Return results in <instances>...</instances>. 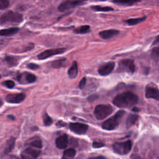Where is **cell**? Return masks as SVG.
Returning <instances> with one entry per match:
<instances>
[{"mask_svg": "<svg viewBox=\"0 0 159 159\" xmlns=\"http://www.w3.org/2000/svg\"><path fill=\"white\" fill-rule=\"evenodd\" d=\"M91 9L96 11H102V12H107L110 11H113L114 9L111 7L107 6H91Z\"/></svg>", "mask_w": 159, "mask_h": 159, "instance_id": "cb8c5ba5", "label": "cell"}, {"mask_svg": "<svg viewBox=\"0 0 159 159\" xmlns=\"http://www.w3.org/2000/svg\"><path fill=\"white\" fill-rule=\"evenodd\" d=\"M135 71V65L134 61L130 59L123 60L119 63L117 71L133 73Z\"/></svg>", "mask_w": 159, "mask_h": 159, "instance_id": "8992f818", "label": "cell"}, {"mask_svg": "<svg viewBox=\"0 0 159 159\" xmlns=\"http://www.w3.org/2000/svg\"><path fill=\"white\" fill-rule=\"evenodd\" d=\"M74 31L76 34H86L90 31V27L87 25H83L76 29Z\"/></svg>", "mask_w": 159, "mask_h": 159, "instance_id": "d4e9b609", "label": "cell"}, {"mask_svg": "<svg viewBox=\"0 0 159 159\" xmlns=\"http://www.w3.org/2000/svg\"><path fill=\"white\" fill-rule=\"evenodd\" d=\"M151 57L155 61H157L159 59V46L155 47L152 49Z\"/></svg>", "mask_w": 159, "mask_h": 159, "instance_id": "484cf974", "label": "cell"}, {"mask_svg": "<svg viewBox=\"0 0 159 159\" xmlns=\"http://www.w3.org/2000/svg\"><path fill=\"white\" fill-rule=\"evenodd\" d=\"M141 1V0H113L112 2L121 5H132Z\"/></svg>", "mask_w": 159, "mask_h": 159, "instance_id": "44dd1931", "label": "cell"}, {"mask_svg": "<svg viewBox=\"0 0 159 159\" xmlns=\"http://www.w3.org/2000/svg\"><path fill=\"white\" fill-rule=\"evenodd\" d=\"M124 113L125 112L123 110L117 111L114 116L107 119L102 124V127L107 130H111L116 129L118 126L119 120L122 117Z\"/></svg>", "mask_w": 159, "mask_h": 159, "instance_id": "7a4b0ae2", "label": "cell"}, {"mask_svg": "<svg viewBox=\"0 0 159 159\" xmlns=\"http://www.w3.org/2000/svg\"><path fill=\"white\" fill-rule=\"evenodd\" d=\"M78 73V64L76 61H74L68 71V75L70 78L73 79L77 76Z\"/></svg>", "mask_w": 159, "mask_h": 159, "instance_id": "2e32d148", "label": "cell"}, {"mask_svg": "<svg viewBox=\"0 0 159 159\" xmlns=\"http://www.w3.org/2000/svg\"><path fill=\"white\" fill-rule=\"evenodd\" d=\"M157 44H159V35H158L155 39L154 40L152 45H157Z\"/></svg>", "mask_w": 159, "mask_h": 159, "instance_id": "d590c367", "label": "cell"}, {"mask_svg": "<svg viewBox=\"0 0 159 159\" xmlns=\"http://www.w3.org/2000/svg\"><path fill=\"white\" fill-rule=\"evenodd\" d=\"M86 78H83L80 83H79V88L80 89H83L84 86H85V84H86Z\"/></svg>", "mask_w": 159, "mask_h": 159, "instance_id": "e575fe53", "label": "cell"}, {"mask_svg": "<svg viewBox=\"0 0 159 159\" xmlns=\"http://www.w3.org/2000/svg\"><path fill=\"white\" fill-rule=\"evenodd\" d=\"M66 61L65 58H62V59H60V60H57L56 61H54L52 65L53 67L54 68H60L63 66V65L65 64V61Z\"/></svg>", "mask_w": 159, "mask_h": 159, "instance_id": "83f0119b", "label": "cell"}, {"mask_svg": "<svg viewBox=\"0 0 159 159\" xmlns=\"http://www.w3.org/2000/svg\"><path fill=\"white\" fill-rule=\"evenodd\" d=\"M66 51V48H53L46 50L42 53H40L38 55V58L39 60H44L45 58H49L50 57L54 56L57 54L63 53Z\"/></svg>", "mask_w": 159, "mask_h": 159, "instance_id": "ba28073f", "label": "cell"}, {"mask_svg": "<svg viewBox=\"0 0 159 159\" xmlns=\"http://www.w3.org/2000/svg\"><path fill=\"white\" fill-rule=\"evenodd\" d=\"M43 122L45 126H49L52 124L53 120L47 114H45L43 116Z\"/></svg>", "mask_w": 159, "mask_h": 159, "instance_id": "f1b7e54d", "label": "cell"}, {"mask_svg": "<svg viewBox=\"0 0 159 159\" xmlns=\"http://www.w3.org/2000/svg\"><path fill=\"white\" fill-rule=\"evenodd\" d=\"M145 96L146 98H152L159 101V89L155 86L148 85L145 88Z\"/></svg>", "mask_w": 159, "mask_h": 159, "instance_id": "9c48e42d", "label": "cell"}, {"mask_svg": "<svg viewBox=\"0 0 159 159\" xmlns=\"http://www.w3.org/2000/svg\"><path fill=\"white\" fill-rule=\"evenodd\" d=\"M145 19H146V17H139V18H132V19H129L125 20V22L129 25H134L140 22H142V21L145 20Z\"/></svg>", "mask_w": 159, "mask_h": 159, "instance_id": "d6986e66", "label": "cell"}, {"mask_svg": "<svg viewBox=\"0 0 159 159\" xmlns=\"http://www.w3.org/2000/svg\"><path fill=\"white\" fill-rule=\"evenodd\" d=\"M23 20V17L20 14L12 11H7L0 17V24L7 23H20Z\"/></svg>", "mask_w": 159, "mask_h": 159, "instance_id": "3957f363", "label": "cell"}, {"mask_svg": "<svg viewBox=\"0 0 159 159\" xmlns=\"http://www.w3.org/2000/svg\"><path fill=\"white\" fill-rule=\"evenodd\" d=\"M138 99L136 94L132 92L127 91L117 95L113 99V104L120 108L129 107L136 104Z\"/></svg>", "mask_w": 159, "mask_h": 159, "instance_id": "6da1fadb", "label": "cell"}, {"mask_svg": "<svg viewBox=\"0 0 159 159\" xmlns=\"http://www.w3.org/2000/svg\"><path fill=\"white\" fill-rule=\"evenodd\" d=\"M132 142L127 140L122 142H115L112 145V148L115 153L119 155H126L131 150Z\"/></svg>", "mask_w": 159, "mask_h": 159, "instance_id": "5b68a950", "label": "cell"}, {"mask_svg": "<svg viewBox=\"0 0 159 159\" xmlns=\"http://www.w3.org/2000/svg\"><path fill=\"white\" fill-rule=\"evenodd\" d=\"M55 144L57 148L64 149L68 145V136L66 134L58 137L55 141Z\"/></svg>", "mask_w": 159, "mask_h": 159, "instance_id": "5bb4252c", "label": "cell"}, {"mask_svg": "<svg viewBox=\"0 0 159 159\" xmlns=\"http://www.w3.org/2000/svg\"><path fill=\"white\" fill-rule=\"evenodd\" d=\"M69 127L72 132L79 135L84 134L88 129V126L87 125L78 122L70 123Z\"/></svg>", "mask_w": 159, "mask_h": 159, "instance_id": "30bf717a", "label": "cell"}, {"mask_svg": "<svg viewBox=\"0 0 159 159\" xmlns=\"http://www.w3.org/2000/svg\"><path fill=\"white\" fill-rule=\"evenodd\" d=\"M25 98V95L24 93H16L9 94L6 96V100L9 103L17 104L22 102Z\"/></svg>", "mask_w": 159, "mask_h": 159, "instance_id": "7c38bea8", "label": "cell"}, {"mask_svg": "<svg viewBox=\"0 0 159 159\" xmlns=\"http://www.w3.org/2000/svg\"><path fill=\"white\" fill-rule=\"evenodd\" d=\"M30 145L34 147H36L37 148H41L42 147V142L41 141L40 139H37L34 140V141H32L30 143Z\"/></svg>", "mask_w": 159, "mask_h": 159, "instance_id": "f546056e", "label": "cell"}, {"mask_svg": "<svg viewBox=\"0 0 159 159\" xmlns=\"http://www.w3.org/2000/svg\"><path fill=\"white\" fill-rule=\"evenodd\" d=\"M86 1L87 0H65L60 4L58 9L60 11H65L79 6Z\"/></svg>", "mask_w": 159, "mask_h": 159, "instance_id": "52a82bcc", "label": "cell"}, {"mask_svg": "<svg viewBox=\"0 0 159 159\" xmlns=\"http://www.w3.org/2000/svg\"><path fill=\"white\" fill-rule=\"evenodd\" d=\"M139 111H140L139 108H138V107H134L132 109V111H134V112H139Z\"/></svg>", "mask_w": 159, "mask_h": 159, "instance_id": "74e56055", "label": "cell"}, {"mask_svg": "<svg viewBox=\"0 0 159 159\" xmlns=\"http://www.w3.org/2000/svg\"><path fill=\"white\" fill-rule=\"evenodd\" d=\"M2 85L6 86V88H12L15 84H14V82L12 80H7V81H5L2 83Z\"/></svg>", "mask_w": 159, "mask_h": 159, "instance_id": "4dcf8cb0", "label": "cell"}, {"mask_svg": "<svg viewBox=\"0 0 159 159\" xmlns=\"http://www.w3.org/2000/svg\"><path fill=\"white\" fill-rule=\"evenodd\" d=\"M104 146V144L103 143L99 142H94L93 143V147L94 148H101Z\"/></svg>", "mask_w": 159, "mask_h": 159, "instance_id": "d6a6232c", "label": "cell"}, {"mask_svg": "<svg viewBox=\"0 0 159 159\" xmlns=\"http://www.w3.org/2000/svg\"><path fill=\"white\" fill-rule=\"evenodd\" d=\"M113 112L112 107L109 104H99L96 106L94 114L98 120H102Z\"/></svg>", "mask_w": 159, "mask_h": 159, "instance_id": "277c9868", "label": "cell"}, {"mask_svg": "<svg viewBox=\"0 0 159 159\" xmlns=\"http://www.w3.org/2000/svg\"><path fill=\"white\" fill-rule=\"evenodd\" d=\"M115 66L114 62L110 61L101 65L98 69V73L101 76H107L113 70Z\"/></svg>", "mask_w": 159, "mask_h": 159, "instance_id": "8fae6325", "label": "cell"}, {"mask_svg": "<svg viewBox=\"0 0 159 159\" xmlns=\"http://www.w3.org/2000/svg\"><path fill=\"white\" fill-rule=\"evenodd\" d=\"M101 1H106V0H101Z\"/></svg>", "mask_w": 159, "mask_h": 159, "instance_id": "ab89813d", "label": "cell"}, {"mask_svg": "<svg viewBox=\"0 0 159 159\" xmlns=\"http://www.w3.org/2000/svg\"><path fill=\"white\" fill-rule=\"evenodd\" d=\"M119 33V32L117 30L109 29V30H106L100 32L99 35L103 39H109L117 35Z\"/></svg>", "mask_w": 159, "mask_h": 159, "instance_id": "9a60e30c", "label": "cell"}, {"mask_svg": "<svg viewBox=\"0 0 159 159\" xmlns=\"http://www.w3.org/2000/svg\"><path fill=\"white\" fill-rule=\"evenodd\" d=\"M27 67H28L29 68L31 69V70H35L39 68V66L38 65L35 64V63H29V64L27 65Z\"/></svg>", "mask_w": 159, "mask_h": 159, "instance_id": "836d02e7", "label": "cell"}, {"mask_svg": "<svg viewBox=\"0 0 159 159\" xmlns=\"http://www.w3.org/2000/svg\"><path fill=\"white\" fill-rule=\"evenodd\" d=\"M63 123H64V122H62V121H60V122L57 123V126H65V125H66V124H62Z\"/></svg>", "mask_w": 159, "mask_h": 159, "instance_id": "8d00e7d4", "label": "cell"}, {"mask_svg": "<svg viewBox=\"0 0 159 159\" xmlns=\"http://www.w3.org/2000/svg\"><path fill=\"white\" fill-rule=\"evenodd\" d=\"M40 151L38 150H35L32 148H26L24 152L22 153L21 157L23 158H37L40 154Z\"/></svg>", "mask_w": 159, "mask_h": 159, "instance_id": "4fadbf2b", "label": "cell"}, {"mask_svg": "<svg viewBox=\"0 0 159 159\" xmlns=\"http://www.w3.org/2000/svg\"><path fill=\"white\" fill-rule=\"evenodd\" d=\"M139 118V116L137 114H130L127 119V121H126V124L127 127H130L131 126H132L133 125L135 124V123L136 122V121Z\"/></svg>", "mask_w": 159, "mask_h": 159, "instance_id": "ac0fdd59", "label": "cell"}, {"mask_svg": "<svg viewBox=\"0 0 159 159\" xmlns=\"http://www.w3.org/2000/svg\"><path fill=\"white\" fill-rule=\"evenodd\" d=\"M0 78H1V76H0Z\"/></svg>", "mask_w": 159, "mask_h": 159, "instance_id": "60d3db41", "label": "cell"}, {"mask_svg": "<svg viewBox=\"0 0 159 159\" xmlns=\"http://www.w3.org/2000/svg\"><path fill=\"white\" fill-rule=\"evenodd\" d=\"M76 155V150L74 148H68L64 151L63 152V158H72Z\"/></svg>", "mask_w": 159, "mask_h": 159, "instance_id": "603a6c76", "label": "cell"}, {"mask_svg": "<svg viewBox=\"0 0 159 159\" xmlns=\"http://www.w3.org/2000/svg\"><path fill=\"white\" fill-rule=\"evenodd\" d=\"M19 29L17 27H11L9 29H2L0 30V35L2 36H10L16 34Z\"/></svg>", "mask_w": 159, "mask_h": 159, "instance_id": "e0dca14e", "label": "cell"}, {"mask_svg": "<svg viewBox=\"0 0 159 159\" xmlns=\"http://www.w3.org/2000/svg\"><path fill=\"white\" fill-rule=\"evenodd\" d=\"M2 104H3V102H2V101H1V99H0V107L2 106Z\"/></svg>", "mask_w": 159, "mask_h": 159, "instance_id": "f35d334b", "label": "cell"}, {"mask_svg": "<svg viewBox=\"0 0 159 159\" xmlns=\"http://www.w3.org/2000/svg\"><path fill=\"white\" fill-rule=\"evenodd\" d=\"M9 5L8 0H0V9H4L7 8Z\"/></svg>", "mask_w": 159, "mask_h": 159, "instance_id": "1f68e13d", "label": "cell"}, {"mask_svg": "<svg viewBox=\"0 0 159 159\" xmlns=\"http://www.w3.org/2000/svg\"><path fill=\"white\" fill-rule=\"evenodd\" d=\"M25 78L26 82L28 83H34V82H35V81H36V80H37L36 76H35L34 74L29 73H26Z\"/></svg>", "mask_w": 159, "mask_h": 159, "instance_id": "4316f807", "label": "cell"}, {"mask_svg": "<svg viewBox=\"0 0 159 159\" xmlns=\"http://www.w3.org/2000/svg\"><path fill=\"white\" fill-rule=\"evenodd\" d=\"M14 144H15V139L12 137L7 142V143H6V146L5 147V149H4V153L6 155L7 153H8L9 152H10L14 148Z\"/></svg>", "mask_w": 159, "mask_h": 159, "instance_id": "ffe728a7", "label": "cell"}, {"mask_svg": "<svg viewBox=\"0 0 159 159\" xmlns=\"http://www.w3.org/2000/svg\"><path fill=\"white\" fill-rule=\"evenodd\" d=\"M4 61L6 63V64L9 66H16L18 63L17 59L13 57H11V56L6 57V58H4Z\"/></svg>", "mask_w": 159, "mask_h": 159, "instance_id": "7402d4cb", "label": "cell"}]
</instances>
